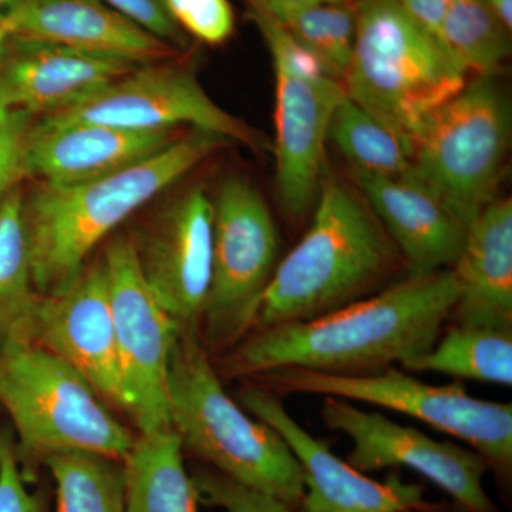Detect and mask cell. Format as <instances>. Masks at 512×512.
<instances>
[{
  "mask_svg": "<svg viewBox=\"0 0 512 512\" xmlns=\"http://www.w3.org/2000/svg\"><path fill=\"white\" fill-rule=\"evenodd\" d=\"M274 70L276 187L288 217L299 220L318 200L330 119L346 93L333 77Z\"/></svg>",
  "mask_w": 512,
  "mask_h": 512,
  "instance_id": "cell-16",
  "label": "cell"
},
{
  "mask_svg": "<svg viewBox=\"0 0 512 512\" xmlns=\"http://www.w3.org/2000/svg\"><path fill=\"white\" fill-rule=\"evenodd\" d=\"M187 35L207 45H222L232 36L235 15L229 0H164Z\"/></svg>",
  "mask_w": 512,
  "mask_h": 512,
  "instance_id": "cell-30",
  "label": "cell"
},
{
  "mask_svg": "<svg viewBox=\"0 0 512 512\" xmlns=\"http://www.w3.org/2000/svg\"><path fill=\"white\" fill-rule=\"evenodd\" d=\"M488 9L501 20L508 30L512 29V0H483Z\"/></svg>",
  "mask_w": 512,
  "mask_h": 512,
  "instance_id": "cell-36",
  "label": "cell"
},
{
  "mask_svg": "<svg viewBox=\"0 0 512 512\" xmlns=\"http://www.w3.org/2000/svg\"><path fill=\"white\" fill-rule=\"evenodd\" d=\"M5 111H8V110H3L2 107H0V116H2V114L5 113Z\"/></svg>",
  "mask_w": 512,
  "mask_h": 512,
  "instance_id": "cell-39",
  "label": "cell"
},
{
  "mask_svg": "<svg viewBox=\"0 0 512 512\" xmlns=\"http://www.w3.org/2000/svg\"><path fill=\"white\" fill-rule=\"evenodd\" d=\"M275 394H316L348 402L372 404L406 414L433 429L464 441L487 461L507 473L512 466L511 403L470 396L461 384L434 386L390 366L363 376H339L286 367L258 376Z\"/></svg>",
  "mask_w": 512,
  "mask_h": 512,
  "instance_id": "cell-8",
  "label": "cell"
},
{
  "mask_svg": "<svg viewBox=\"0 0 512 512\" xmlns=\"http://www.w3.org/2000/svg\"><path fill=\"white\" fill-rule=\"evenodd\" d=\"M453 269L404 276L386 289L305 322L255 330L224 362L232 377L262 376L286 367L363 376L424 355L440 338L456 306Z\"/></svg>",
  "mask_w": 512,
  "mask_h": 512,
  "instance_id": "cell-1",
  "label": "cell"
},
{
  "mask_svg": "<svg viewBox=\"0 0 512 512\" xmlns=\"http://www.w3.org/2000/svg\"><path fill=\"white\" fill-rule=\"evenodd\" d=\"M249 2V0H248ZM258 3L269 15L281 20L296 10L312 8V6L326 5V3H346L350 0H251Z\"/></svg>",
  "mask_w": 512,
  "mask_h": 512,
  "instance_id": "cell-35",
  "label": "cell"
},
{
  "mask_svg": "<svg viewBox=\"0 0 512 512\" xmlns=\"http://www.w3.org/2000/svg\"><path fill=\"white\" fill-rule=\"evenodd\" d=\"M510 30L483 0H454L436 39L464 73L493 76L511 55Z\"/></svg>",
  "mask_w": 512,
  "mask_h": 512,
  "instance_id": "cell-27",
  "label": "cell"
},
{
  "mask_svg": "<svg viewBox=\"0 0 512 512\" xmlns=\"http://www.w3.org/2000/svg\"><path fill=\"white\" fill-rule=\"evenodd\" d=\"M404 12L421 28L436 37L447 10L454 0H397Z\"/></svg>",
  "mask_w": 512,
  "mask_h": 512,
  "instance_id": "cell-34",
  "label": "cell"
},
{
  "mask_svg": "<svg viewBox=\"0 0 512 512\" xmlns=\"http://www.w3.org/2000/svg\"><path fill=\"white\" fill-rule=\"evenodd\" d=\"M198 500L225 512H293L292 508L244 485L221 476L214 470H200L192 476Z\"/></svg>",
  "mask_w": 512,
  "mask_h": 512,
  "instance_id": "cell-29",
  "label": "cell"
},
{
  "mask_svg": "<svg viewBox=\"0 0 512 512\" xmlns=\"http://www.w3.org/2000/svg\"><path fill=\"white\" fill-rule=\"evenodd\" d=\"M229 143L190 128L160 153L119 173L63 187L35 181L23 191V214L37 292L47 296L67 288L113 229Z\"/></svg>",
  "mask_w": 512,
  "mask_h": 512,
  "instance_id": "cell-2",
  "label": "cell"
},
{
  "mask_svg": "<svg viewBox=\"0 0 512 512\" xmlns=\"http://www.w3.org/2000/svg\"><path fill=\"white\" fill-rule=\"evenodd\" d=\"M511 104L493 76L467 83L421 124L410 143V171L464 229L503 178L511 141Z\"/></svg>",
  "mask_w": 512,
  "mask_h": 512,
  "instance_id": "cell-7",
  "label": "cell"
},
{
  "mask_svg": "<svg viewBox=\"0 0 512 512\" xmlns=\"http://www.w3.org/2000/svg\"><path fill=\"white\" fill-rule=\"evenodd\" d=\"M10 36H12V33H10V30L8 28H6L5 25H2V23H0V59H2L3 53H5L6 47H8Z\"/></svg>",
  "mask_w": 512,
  "mask_h": 512,
  "instance_id": "cell-37",
  "label": "cell"
},
{
  "mask_svg": "<svg viewBox=\"0 0 512 512\" xmlns=\"http://www.w3.org/2000/svg\"><path fill=\"white\" fill-rule=\"evenodd\" d=\"M39 119L49 123L84 121L128 130L190 126L231 143L259 146L255 131L218 106L190 69L165 60L138 64L69 109Z\"/></svg>",
  "mask_w": 512,
  "mask_h": 512,
  "instance_id": "cell-11",
  "label": "cell"
},
{
  "mask_svg": "<svg viewBox=\"0 0 512 512\" xmlns=\"http://www.w3.org/2000/svg\"><path fill=\"white\" fill-rule=\"evenodd\" d=\"M413 512H430V510H426V511H413Z\"/></svg>",
  "mask_w": 512,
  "mask_h": 512,
  "instance_id": "cell-40",
  "label": "cell"
},
{
  "mask_svg": "<svg viewBox=\"0 0 512 512\" xmlns=\"http://www.w3.org/2000/svg\"><path fill=\"white\" fill-rule=\"evenodd\" d=\"M279 22L322 63L330 76L342 82L355 49V6L348 2L326 3L296 10Z\"/></svg>",
  "mask_w": 512,
  "mask_h": 512,
  "instance_id": "cell-28",
  "label": "cell"
},
{
  "mask_svg": "<svg viewBox=\"0 0 512 512\" xmlns=\"http://www.w3.org/2000/svg\"><path fill=\"white\" fill-rule=\"evenodd\" d=\"M138 28L163 40L175 50L185 49L188 35L175 22L164 0H101Z\"/></svg>",
  "mask_w": 512,
  "mask_h": 512,
  "instance_id": "cell-33",
  "label": "cell"
},
{
  "mask_svg": "<svg viewBox=\"0 0 512 512\" xmlns=\"http://www.w3.org/2000/svg\"><path fill=\"white\" fill-rule=\"evenodd\" d=\"M171 427L212 470L295 510L305 495L302 468L284 439L222 386L198 332L180 330L168 370Z\"/></svg>",
  "mask_w": 512,
  "mask_h": 512,
  "instance_id": "cell-4",
  "label": "cell"
},
{
  "mask_svg": "<svg viewBox=\"0 0 512 512\" xmlns=\"http://www.w3.org/2000/svg\"><path fill=\"white\" fill-rule=\"evenodd\" d=\"M133 244L161 308L178 329L198 332L210 295L214 245V202L204 188H191L168 205Z\"/></svg>",
  "mask_w": 512,
  "mask_h": 512,
  "instance_id": "cell-13",
  "label": "cell"
},
{
  "mask_svg": "<svg viewBox=\"0 0 512 512\" xmlns=\"http://www.w3.org/2000/svg\"><path fill=\"white\" fill-rule=\"evenodd\" d=\"M35 343L72 366L103 399L128 410L103 259L84 266L63 291L42 296Z\"/></svg>",
  "mask_w": 512,
  "mask_h": 512,
  "instance_id": "cell-15",
  "label": "cell"
},
{
  "mask_svg": "<svg viewBox=\"0 0 512 512\" xmlns=\"http://www.w3.org/2000/svg\"><path fill=\"white\" fill-rule=\"evenodd\" d=\"M453 325L512 329V201L497 198L467 228L457 264Z\"/></svg>",
  "mask_w": 512,
  "mask_h": 512,
  "instance_id": "cell-21",
  "label": "cell"
},
{
  "mask_svg": "<svg viewBox=\"0 0 512 512\" xmlns=\"http://www.w3.org/2000/svg\"><path fill=\"white\" fill-rule=\"evenodd\" d=\"M35 114L8 110L0 116V198L26 180V140Z\"/></svg>",
  "mask_w": 512,
  "mask_h": 512,
  "instance_id": "cell-31",
  "label": "cell"
},
{
  "mask_svg": "<svg viewBox=\"0 0 512 512\" xmlns=\"http://www.w3.org/2000/svg\"><path fill=\"white\" fill-rule=\"evenodd\" d=\"M56 484V512H124L123 460L90 451H57L42 460Z\"/></svg>",
  "mask_w": 512,
  "mask_h": 512,
  "instance_id": "cell-25",
  "label": "cell"
},
{
  "mask_svg": "<svg viewBox=\"0 0 512 512\" xmlns=\"http://www.w3.org/2000/svg\"><path fill=\"white\" fill-rule=\"evenodd\" d=\"M13 2H15V0H0V22H2L3 15H5L6 10H8Z\"/></svg>",
  "mask_w": 512,
  "mask_h": 512,
  "instance_id": "cell-38",
  "label": "cell"
},
{
  "mask_svg": "<svg viewBox=\"0 0 512 512\" xmlns=\"http://www.w3.org/2000/svg\"><path fill=\"white\" fill-rule=\"evenodd\" d=\"M183 451L173 427L136 437L123 458L124 512H198L200 500L185 470Z\"/></svg>",
  "mask_w": 512,
  "mask_h": 512,
  "instance_id": "cell-22",
  "label": "cell"
},
{
  "mask_svg": "<svg viewBox=\"0 0 512 512\" xmlns=\"http://www.w3.org/2000/svg\"><path fill=\"white\" fill-rule=\"evenodd\" d=\"M180 136V128L128 130L36 117L26 140V178L59 187L86 183L141 163Z\"/></svg>",
  "mask_w": 512,
  "mask_h": 512,
  "instance_id": "cell-17",
  "label": "cell"
},
{
  "mask_svg": "<svg viewBox=\"0 0 512 512\" xmlns=\"http://www.w3.org/2000/svg\"><path fill=\"white\" fill-rule=\"evenodd\" d=\"M278 254V229L264 198L248 181L229 178L214 202L212 281L201 320L212 345H229L251 332Z\"/></svg>",
  "mask_w": 512,
  "mask_h": 512,
  "instance_id": "cell-9",
  "label": "cell"
},
{
  "mask_svg": "<svg viewBox=\"0 0 512 512\" xmlns=\"http://www.w3.org/2000/svg\"><path fill=\"white\" fill-rule=\"evenodd\" d=\"M353 175L370 210L402 256L407 276L454 268L467 231L433 195L409 178Z\"/></svg>",
  "mask_w": 512,
  "mask_h": 512,
  "instance_id": "cell-20",
  "label": "cell"
},
{
  "mask_svg": "<svg viewBox=\"0 0 512 512\" xmlns=\"http://www.w3.org/2000/svg\"><path fill=\"white\" fill-rule=\"evenodd\" d=\"M0 404L15 427L26 480L57 451H90L123 460L136 437L72 366L37 345L0 349Z\"/></svg>",
  "mask_w": 512,
  "mask_h": 512,
  "instance_id": "cell-6",
  "label": "cell"
},
{
  "mask_svg": "<svg viewBox=\"0 0 512 512\" xmlns=\"http://www.w3.org/2000/svg\"><path fill=\"white\" fill-rule=\"evenodd\" d=\"M346 96L407 144L431 114L457 96L467 74L397 0H357Z\"/></svg>",
  "mask_w": 512,
  "mask_h": 512,
  "instance_id": "cell-5",
  "label": "cell"
},
{
  "mask_svg": "<svg viewBox=\"0 0 512 512\" xmlns=\"http://www.w3.org/2000/svg\"><path fill=\"white\" fill-rule=\"evenodd\" d=\"M0 512H46L40 498L26 488L15 433L9 429L0 430Z\"/></svg>",
  "mask_w": 512,
  "mask_h": 512,
  "instance_id": "cell-32",
  "label": "cell"
},
{
  "mask_svg": "<svg viewBox=\"0 0 512 512\" xmlns=\"http://www.w3.org/2000/svg\"><path fill=\"white\" fill-rule=\"evenodd\" d=\"M138 64L10 36L0 59V107L36 117L69 109Z\"/></svg>",
  "mask_w": 512,
  "mask_h": 512,
  "instance_id": "cell-18",
  "label": "cell"
},
{
  "mask_svg": "<svg viewBox=\"0 0 512 512\" xmlns=\"http://www.w3.org/2000/svg\"><path fill=\"white\" fill-rule=\"evenodd\" d=\"M320 416L326 427L352 440L348 463L356 470L409 468L446 491L464 510L497 512L483 484L490 466L477 451L433 439L338 397H323Z\"/></svg>",
  "mask_w": 512,
  "mask_h": 512,
  "instance_id": "cell-12",
  "label": "cell"
},
{
  "mask_svg": "<svg viewBox=\"0 0 512 512\" xmlns=\"http://www.w3.org/2000/svg\"><path fill=\"white\" fill-rule=\"evenodd\" d=\"M0 23L13 36L134 64L164 62L177 53L101 0H15Z\"/></svg>",
  "mask_w": 512,
  "mask_h": 512,
  "instance_id": "cell-19",
  "label": "cell"
},
{
  "mask_svg": "<svg viewBox=\"0 0 512 512\" xmlns=\"http://www.w3.org/2000/svg\"><path fill=\"white\" fill-rule=\"evenodd\" d=\"M22 184L0 198V349L35 343L42 295L33 282Z\"/></svg>",
  "mask_w": 512,
  "mask_h": 512,
  "instance_id": "cell-23",
  "label": "cell"
},
{
  "mask_svg": "<svg viewBox=\"0 0 512 512\" xmlns=\"http://www.w3.org/2000/svg\"><path fill=\"white\" fill-rule=\"evenodd\" d=\"M101 259L126 384L127 412L136 420L140 434L170 429L168 370L180 329L148 288L133 239H113Z\"/></svg>",
  "mask_w": 512,
  "mask_h": 512,
  "instance_id": "cell-10",
  "label": "cell"
},
{
  "mask_svg": "<svg viewBox=\"0 0 512 512\" xmlns=\"http://www.w3.org/2000/svg\"><path fill=\"white\" fill-rule=\"evenodd\" d=\"M404 369L511 387L512 329L453 325Z\"/></svg>",
  "mask_w": 512,
  "mask_h": 512,
  "instance_id": "cell-24",
  "label": "cell"
},
{
  "mask_svg": "<svg viewBox=\"0 0 512 512\" xmlns=\"http://www.w3.org/2000/svg\"><path fill=\"white\" fill-rule=\"evenodd\" d=\"M313 208L311 227L276 265L251 332L328 315L376 295L397 269L406 271L376 215L345 185L322 181Z\"/></svg>",
  "mask_w": 512,
  "mask_h": 512,
  "instance_id": "cell-3",
  "label": "cell"
},
{
  "mask_svg": "<svg viewBox=\"0 0 512 512\" xmlns=\"http://www.w3.org/2000/svg\"><path fill=\"white\" fill-rule=\"evenodd\" d=\"M328 138L352 165L353 173L387 178L409 174V144L348 96L333 111Z\"/></svg>",
  "mask_w": 512,
  "mask_h": 512,
  "instance_id": "cell-26",
  "label": "cell"
},
{
  "mask_svg": "<svg viewBox=\"0 0 512 512\" xmlns=\"http://www.w3.org/2000/svg\"><path fill=\"white\" fill-rule=\"evenodd\" d=\"M238 403L284 439L302 468L301 512H413L430 510L419 485L392 476L380 483L333 454L286 412L278 394L262 384L238 390Z\"/></svg>",
  "mask_w": 512,
  "mask_h": 512,
  "instance_id": "cell-14",
  "label": "cell"
}]
</instances>
